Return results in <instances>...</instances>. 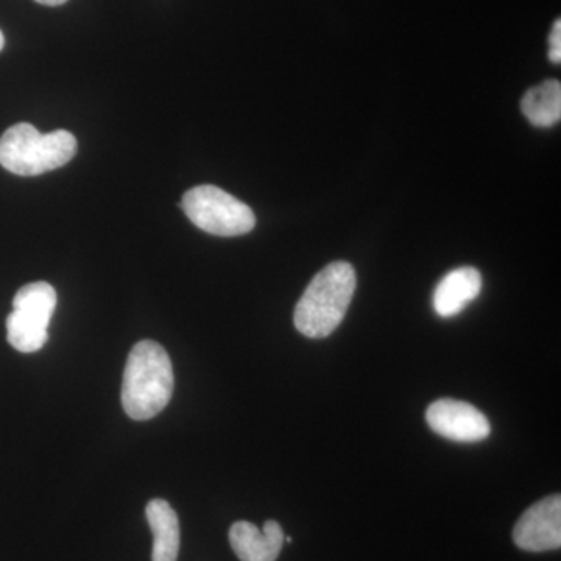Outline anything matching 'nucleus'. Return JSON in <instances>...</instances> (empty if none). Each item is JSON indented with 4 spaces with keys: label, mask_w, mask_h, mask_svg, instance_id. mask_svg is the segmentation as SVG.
I'll use <instances>...</instances> for the list:
<instances>
[{
    "label": "nucleus",
    "mask_w": 561,
    "mask_h": 561,
    "mask_svg": "<svg viewBox=\"0 0 561 561\" xmlns=\"http://www.w3.org/2000/svg\"><path fill=\"white\" fill-rule=\"evenodd\" d=\"M524 116L535 127L551 128L561 119V84L548 80L531 88L522 101Z\"/></svg>",
    "instance_id": "9b49d317"
},
{
    "label": "nucleus",
    "mask_w": 561,
    "mask_h": 561,
    "mask_svg": "<svg viewBox=\"0 0 561 561\" xmlns=\"http://www.w3.org/2000/svg\"><path fill=\"white\" fill-rule=\"evenodd\" d=\"M230 545L241 561H276L284 545L283 527L272 519L262 530L249 522H238L231 526Z\"/></svg>",
    "instance_id": "6e6552de"
},
{
    "label": "nucleus",
    "mask_w": 561,
    "mask_h": 561,
    "mask_svg": "<svg viewBox=\"0 0 561 561\" xmlns=\"http://www.w3.org/2000/svg\"><path fill=\"white\" fill-rule=\"evenodd\" d=\"M356 272L345 261L332 262L317 273L295 308V328L309 339H324L345 319L354 291Z\"/></svg>",
    "instance_id": "f03ea898"
},
{
    "label": "nucleus",
    "mask_w": 561,
    "mask_h": 561,
    "mask_svg": "<svg viewBox=\"0 0 561 561\" xmlns=\"http://www.w3.org/2000/svg\"><path fill=\"white\" fill-rule=\"evenodd\" d=\"M175 378L168 351L160 343L142 341L133 346L125 365L122 405L131 420L160 415L172 400Z\"/></svg>",
    "instance_id": "f257e3e1"
},
{
    "label": "nucleus",
    "mask_w": 561,
    "mask_h": 561,
    "mask_svg": "<svg viewBox=\"0 0 561 561\" xmlns=\"http://www.w3.org/2000/svg\"><path fill=\"white\" fill-rule=\"evenodd\" d=\"M57 308V290L49 283L25 284L14 295L7 317V341L20 353H36L49 341V324Z\"/></svg>",
    "instance_id": "39448f33"
},
{
    "label": "nucleus",
    "mask_w": 561,
    "mask_h": 561,
    "mask_svg": "<svg viewBox=\"0 0 561 561\" xmlns=\"http://www.w3.org/2000/svg\"><path fill=\"white\" fill-rule=\"evenodd\" d=\"M549 58L556 65H560L561 61V22L556 21L553 24L551 38H549Z\"/></svg>",
    "instance_id": "f8f14e48"
},
{
    "label": "nucleus",
    "mask_w": 561,
    "mask_h": 561,
    "mask_svg": "<svg viewBox=\"0 0 561 561\" xmlns=\"http://www.w3.org/2000/svg\"><path fill=\"white\" fill-rule=\"evenodd\" d=\"M181 208L195 227L220 238L247 234L256 225V217L249 205L210 184L187 191Z\"/></svg>",
    "instance_id": "20e7f679"
},
{
    "label": "nucleus",
    "mask_w": 561,
    "mask_h": 561,
    "mask_svg": "<svg viewBox=\"0 0 561 561\" xmlns=\"http://www.w3.org/2000/svg\"><path fill=\"white\" fill-rule=\"evenodd\" d=\"M147 522L153 534V561H176L180 552V522L172 505L164 500H151L146 507Z\"/></svg>",
    "instance_id": "9d476101"
},
{
    "label": "nucleus",
    "mask_w": 561,
    "mask_h": 561,
    "mask_svg": "<svg viewBox=\"0 0 561 561\" xmlns=\"http://www.w3.org/2000/svg\"><path fill=\"white\" fill-rule=\"evenodd\" d=\"M77 153L72 133H39L32 124L13 125L0 138V165L20 176H36L68 164Z\"/></svg>",
    "instance_id": "7ed1b4c3"
},
{
    "label": "nucleus",
    "mask_w": 561,
    "mask_h": 561,
    "mask_svg": "<svg viewBox=\"0 0 561 561\" xmlns=\"http://www.w3.org/2000/svg\"><path fill=\"white\" fill-rule=\"evenodd\" d=\"M3 46H5V38H3V33L0 31V50L3 49Z\"/></svg>",
    "instance_id": "4468645a"
},
{
    "label": "nucleus",
    "mask_w": 561,
    "mask_h": 561,
    "mask_svg": "<svg viewBox=\"0 0 561 561\" xmlns=\"http://www.w3.org/2000/svg\"><path fill=\"white\" fill-rule=\"evenodd\" d=\"M482 290L481 272L460 267L449 272L434 291V309L443 319L457 316L479 297Z\"/></svg>",
    "instance_id": "1a4fd4ad"
},
{
    "label": "nucleus",
    "mask_w": 561,
    "mask_h": 561,
    "mask_svg": "<svg viewBox=\"0 0 561 561\" xmlns=\"http://www.w3.org/2000/svg\"><path fill=\"white\" fill-rule=\"evenodd\" d=\"M513 541L527 552L556 551L561 546L560 494L545 497L524 512L513 529Z\"/></svg>",
    "instance_id": "423d86ee"
},
{
    "label": "nucleus",
    "mask_w": 561,
    "mask_h": 561,
    "mask_svg": "<svg viewBox=\"0 0 561 561\" xmlns=\"http://www.w3.org/2000/svg\"><path fill=\"white\" fill-rule=\"evenodd\" d=\"M427 424L435 434L460 443L485 440L491 432L490 421L474 405L449 400L435 401L426 412Z\"/></svg>",
    "instance_id": "0eeeda50"
},
{
    "label": "nucleus",
    "mask_w": 561,
    "mask_h": 561,
    "mask_svg": "<svg viewBox=\"0 0 561 561\" xmlns=\"http://www.w3.org/2000/svg\"><path fill=\"white\" fill-rule=\"evenodd\" d=\"M35 2L41 3V5L46 7H58L62 5V3L68 2V0H35Z\"/></svg>",
    "instance_id": "ddd939ff"
}]
</instances>
